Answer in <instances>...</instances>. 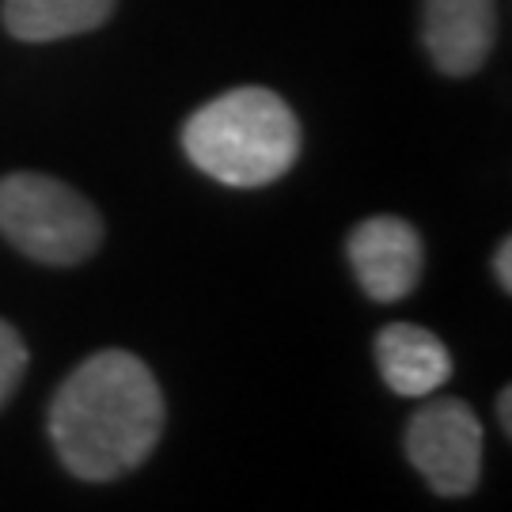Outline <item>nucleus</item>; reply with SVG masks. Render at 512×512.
Returning <instances> with one entry per match:
<instances>
[{
	"label": "nucleus",
	"instance_id": "4",
	"mask_svg": "<svg viewBox=\"0 0 512 512\" xmlns=\"http://www.w3.org/2000/svg\"><path fill=\"white\" fill-rule=\"evenodd\" d=\"M406 456L440 497H467L482 475V421L463 399H433L406 425Z\"/></svg>",
	"mask_w": 512,
	"mask_h": 512
},
{
	"label": "nucleus",
	"instance_id": "10",
	"mask_svg": "<svg viewBox=\"0 0 512 512\" xmlns=\"http://www.w3.org/2000/svg\"><path fill=\"white\" fill-rule=\"evenodd\" d=\"M509 258H512V243L509 239H501V247H497V255H494V274H497V281H501V289H505V293H512Z\"/></svg>",
	"mask_w": 512,
	"mask_h": 512
},
{
	"label": "nucleus",
	"instance_id": "5",
	"mask_svg": "<svg viewBox=\"0 0 512 512\" xmlns=\"http://www.w3.org/2000/svg\"><path fill=\"white\" fill-rule=\"evenodd\" d=\"M349 262L372 300L395 304L418 289L425 247L421 236L399 217H368L349 236Z\"/></svg>",
	"mask_w": 512,
	"mask_h": 512
},
{
	"label": "nucleus",
	"instance_id": "11",
	"mask_svg": "<svg viewBox=\"0 0 512 512\" xmlns=\"http://www.w3.org/2000/svg\"><path fill=\"white\" fill-rule=\"evenodd\" d=\"M497 414H501V429H505V437L512 433V391L509 387H501V395H497Z\"/></svg>",
	"mask_w": 512,
	"mask_h": 512
},
{
	"label": "nucleus",
	"instance_id": "3",
	"mask_svg": "<svg viewBox=\"0 0 512 512\" xmlns=\"http://www.w3.org/2000/svg\"><path fill=\"white\" fill-rule=\"evenodd\" d=\"M0 232L46 266H76L103 243V220L73 186L19 171L0 179Z\"/></svg>",
	"mask_w": 512,
	"mask_h": 512
},
{
	"label": "nucleus",
	"instance_id": "8",
	"mask_svg": "<svg viewBox=\"0 0 512 512\" xmlns=\"http://www.w3.org/2000/svg\"><path fill=\"white\" fill-rule=\"evenodd\" d=\"M114 12V0H4V27L23 42L84 35Z\"/></svg>",
	"mask_w": 512,
	"mask_h": 512
},
{
	"label": "nucleus",
	"instance_id": "2",
	"mask_svg": "<svg viewBox=\"0 0 512 512\" xmlns=\"http://www.w3.org/2000/svg\"><path fill=\"white\" fill-rule=\"evenodd\" d=\"M183 148L209 179L224 186L277 183L300 156V122L270 88H236L190 114Z\"/></svg>",
	"mask_w": 512,
	"mask_h": 512
},
{
	"label": "nucleus",
	"instance_id": "9",
	"mask_svg": "<svg viewBox=\"0 0 512 512\" xmlns=\"http://www.w3.org/2000/svg\"><path fill=\"white\" fill-rule=\"evenodd\" d=\"M23 372H27V346L16 330L0 319V406L12 399Z\"/></svg>",
	"mask_w": 512,
	"mask_h": 512
},
{
	"label": "nucleus",
	"instance_id": "1",
	"mask_svg": "<svg viewBox=\"0 0 512 512\" xmlns=\"http://www.w3.org/2000/svg\"><path fill=\"white\" fill-rule=\"evenodd\" d=\"M164 433V395L152 368L126 349H103L65 376L50 406L61 463L84 482L137 471Z\"/></svg>",
	"mask_w": 512,
	"mask_h": 512
},
{
	"label": "nucleus",
	"instance_id": "7",
	"mask_svg": "<svg viewBox=\"0 0 512 512\" xmlns=\"http://www.w3.org/2000/svg\"><path fill=\"white\" fill-rule=\"evenodd\" d=\"M376 361L387 387L403 399H425L437 395V387L452 376V357L433 330L414 323H391L376 338Z\"/></svg>",
	"mask_w": 512,
	"mask_h": 512
},
{
	"label": "nucleus",
	"instance_id": "6",
	"mask_svg": "<svg viewBox=\"0 0 512 512\" xmlns=\"http://www.w3.org/2000/svg\"><path fill=\"white\" fill-rule=\"evenodd\" d=\"M425 46L440 73L467 76L494 50V0H425Z\"/></svg>",
	"mask_w": 512,
	"mask_h": 512
}]
</instances>
